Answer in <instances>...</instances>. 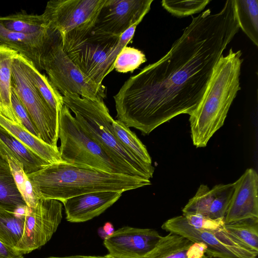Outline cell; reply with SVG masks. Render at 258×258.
Returning a JSON list of instances; mask_svg holds the SVG:
<instances>
[{"label": "cell", "instance_id": "6da1fadb", "mask_svg": "<svg viewBox=\"0 0 258 258\" xmlns=\"http://www.w3.org/2000/svg\"><path fill=\"white\" fill-rule=\"evenodd\" d=\"M239 27L232 0L198 16L157 61L131 76L113 96L116 117L148 135L199 104L213 69Z\"/></svg>", "mask_w": 258, "mask_h": 258}, {"label": "cell", "instance_id": "7a4b0ae2", "mask_svg": "<svg viewBox=\"0 0 258 258\" xmlns=\"http://www.w3.org/2000/svg\"><path fill=\"white\" fill-rule=\"evenodd\" d=\"M27 175L38 199H54L61 203L88 193L123 192L151 184L150 179L141 176L106 172L63 162L48 164Z\"/></svg>", "mask_w": 258, "mask_h": 258}, {"label": "cell", "instance_id": "3957f363", "mask_svg": "<svg viewBox=\"0 0 258 258\" xmlns=\"http://www.w3.org/2000/svg\"><path fill=\"white\" fill-rule=\"evenodd\" d=\"M240 50L231 48L216 64L203 96L189 116L192 143L205 147L224 124L228 112L240 90V75L243 62Z\"/></svg>", "mask_w": 258, "mask_h": 258}, {"label": "cell", "instance_id": "277c9868", "mask_svg": "<svg viewBox=\"0 0 258 258\" xmlns=\"http://www.w3.org/2000/svg\"><path fill=\"white\" fill-rule=\"evenodd\" d=\"M89 22L62 37L64 52L82 73L98 85L113 69L115 59L121 50L131 41L136 23L120 36L101 30Z\"/></svg>", "mask_w": 258, "mask_h": 258}, {"label": "cell", "instance_id": "5b68a950", "mask_svg": "<svg viewBox=\"0 0 258 258\" xmlns=\"http://www.w3.org/2000/svg\"><path fill=\"white\" fill-rule=\"evenodd\" d=\"M63 105L75 114L82 129L116 162L134 176L153 177L154 167L147 165L126 149L115 136L114 120L103 100H94L76 94L62 95Z\"/></svg>", "mask_w": 258, "mask_h": 258}, {"label": "cell", "instance_id": "8992f818", "mask_svg": "<svg viewBox=\"0 0 258 258\" xmlns=\"http://www.w3.org/2000/svg\"><path fill=\"white\" fill-rule=\"evenodd\" d=\"M161 228L204 244L207 254L213 258H257L258 252L245 246L226 229L224 218L182 215L167 220Z\"/></svg>", "mask_w": 258, "mask_h": 258}, {"label": "cell", "instance_id": "52a82bcc", "mask_svg": "<svg viewBox=\"0 0 258 258\" xmlns=\"http://www.w3.org/2000/svg\"><path fill=\"white\" fill-rule=\"evenodd\" d=\"M58 138L60 141L58 151L62 162L106 172L133 175L82 129L64 105L58 114Z\"/></svg>", "mask_w": 258, "mask_h": 258}, {"label": "cell", "instance_id": "ba28073f", "mask_svg": "<svg viewBox=\"0 0 258 258\" xmlns=\"http://www.w3.org/2000/svg\"><path fill=\"white\" fill-rule=\"evenodd\" d=\"M42 70L59 93L76 94L94 100H103L106 88L85 76L64 52L62 37L54 30L42 59Z\"/></svg>", "mask_w": 258, "mask_h": 258}, {"label": "cell", "instance_id": "9c48e42d", "mask_svg": "<svg viewBox=\"0 0 258 258\" xmlns=\"http://www.w3.org/2000/svg\"><path fill=\"white\" fill-rule=\"evenodd\" d=\"M12 85L36 128L39 139L58 149V114L50 108L37 90L30 75L27 59L19 54L13 61Z\"/></svg>", "mask_w": 258, "mask_h": 258}, {"label": "cell", "instance_id": "30bf717a", "mask_svg": "<svg viewBox=\"0 0 258 258\" xmlns=\"http://www.w3.org/2000/svg\"><path fill=\"white\" fill-rule=\"evenodd\" d=\"M61 202L40 198L34 208L27 207L22 237L15 248L23 254L38 249L51 238L61 222Z\"/></svg>", "mask_w": 258, "mask_h": 258}, {"label": "cell", "instance_id": "8fae6325", "mask_svg": "<svg viewBox=\"0 0 258 258\" xmlns=\"http://www.w3.org/2000/svg\"><path fill=\"white\" fill-rule=\"evenodd\" d=\"M105 0H53L43 14L50 28L61 36L95 20Z\"/></svg>", "mask_w": 258, "mask_h": 258}, {"label": "cell", "instance_id": "7c38bea8", "mask_svg": "<svg viewBox=\"0 0 258 258\" xmlns=\"http://www.w3.org/2000/svg\"><path fill=\"white\" fill-rule=\"evenodd\" d=\"M153 0H105L94 22L98 29L120 36L143 20Z\"/></svg>", "mask_w": 258, "mask_h": 258}, {"label": "cell", "instance_id": "4fadbf2b", "mask_svg": "<svg viewBox=\"0 0 258 258\" xmlns=\"http://www.w3.org/2000/svg\"><path fill=\"white\" fill-rule=\"evenodd\" d=\"M161 237L155 229L127 226L114 231L103 244L114 258H147Z\"/></svg>", "mask_w": 258, "mask_h": 258}, {"label": "cell", "instance_id": "5bb4252c", "mask_svg": "<svg viewBox=\"0 0 258 258\" xmlns=\"http://www.w3.org/2000/svg\"><path fill=\"white\" fill-rule=\"evenodd\" d=\"M235 189L224 217L225 223L258 219V175L248 168L235 182Z\"/></svg>", "mask_w": 258, "mask_h": 258}, {"label": "cell", "instance_id": "9a60e30c", "mask_svg": "<svg viewBox=\"0 0 258 258\" xmlns=\"http://www.w3.org/2000/svg\"><path fill=\"white\" fill-rule=\"evenodd\" d=\"M122 192L104 191L81 195L62 202L66 219L72 223L84 222L103 213L122 196Z\"/></svg>", "mask_w": 258, "mask_h": 258}, {"label": "cell", "instance_id": "2e32d148", "mask_svg": "<svg viewBox=\"0 0 258 258\" xmlns=\"http://www.w3.org/2000/svg\"><path fill=\"white\" fill-rule=\"evenodd\" d=\"M54 30L48 33L24 34L9 30L0 24V45L16 51L42 70V59Z\"/></svg>", "mask_w": 258, "mask_h": 258}, {"label": "cell", "instance_id": "e0dca14e", "mask_svg": "<svg viewBox=\"0 0 258 258\" xmlns=\"http://www.w3.org/2000/svg\"><path fill=\"white\" fill-rule=\"evenodd\" d=\"M147 258H213L207 253L206 246L171 232L161 236Z\"/></svg>", "mask_w": 258, "mask_h": 258}, {"label": "cell", "instance_id": "ac0fdd59", "mask_svg": "<svg viewBox=\"0 0 258 258\" xmlns=\"http://www.w3.org/2000/svg\"><path fill=\"white\" fill-rule=\"evenodd\" d=\"M18 53L5 45H0V114L20 125L11 101L12 68Z\"/></svg>", "mask_w": 258, "mask_h": 258}, {"label": "cell", "instance_id": "d6986e66", "mask_svg": "<svg viewBox=\"0 0 258 258\" xmlns=\"http://www.w3.org/2000/svg\"><path fill=\"white\" fill-rule=\"evenodd\" d=\"M27 207L15 182L7 158L0 152V208L24 214Z\"/></svg>", "mask_w": 258, "mask_h": 258}, {"label": "cell", "instance_id": "ffe728a7", "mask_svg": "<svg viewBox=\"0 0 258 258\" xmlns=\"http://www.w3.org/2000/svg\"><path fill=\"white\" fill-rule=\"evenodd\" d=\"M0 125L49 164L62 162L58 149L47 144L21 125L0 114Z\"/></svg>", "mask_w": 258, "mask_h": 258}, {"label": "cell", "instance_id": "44dd1931", "mask_svg": "<svg viewBox=\"0 0 258 258\" xmlns=\"http://www.w3.org/2000/svg\"><path fill=\"white\" fill-rule=\"evenodd\" d=\"M0 141L12 152L22 163L26 175L35 172L49 164L1 125Z\"/></svg>", "mask_w": 258, "mask_h": 258}, {"label": "cell", "instance_id": "7402d4cb", "mask_svg": "<svg viewBox=\"0 0 258 258\" xmlns=\"http://www.w3.org/2000/svg\"><path fill=\"white\" fill-rule=\"evenodd\" d=\"M0 24L6 29L24 34L48 33L51 30L44 15L20 12L0 17Z\"/></svg>", "mask_w": 258, "mask_h": 258}, {"label": "cell", "instance_id": "603a6c76", "mask_svg": "<svg viewBox=\"0 0 258 258\" xmlns=\"http://www.w3.org/2000/svg\"><path fill=\"white\" fill-rule=\"evenodd\" d=\"M233 2L239 28L258 46V1L233 0Z\"/></svg>", "mask_w": 258, "mask_h": 258}, {"label": "cell", "instance_id": "cb8c5ba5", "mask_svg": "<svg viewBox=\"0 0 258 258\" xmlns=\"http://www.w3.org/2000/svg\"><path fill=\"white\" fill-rule=\"evenodd\" d=\"M0 152L7 158L17 186L29 207L34 208L38 201L23 165L17 157L0 141Z\"/></svg>", "mask_w": 258, "mask_h": 258}, {"label": "cell", "instance_id": "d4e9b609", "mask_svg": "<svg viewBox=\"0 0 258 258\" xmlns=\"http://www.w3.org/2000/svg\"><path fill=\"white\" fill-rule=\"evenodd\" d=\"M25 214H20L0 208V241L15 248L23 233Z\"/></svg>", "mask_w": 258, "mask_h": 258}, {"label": "cell", "instance_id": "484cf974", "mask_svg": "<svg viewBox=\"0 0 258 258\" xmlns=\"http://www.w3.org/2000/svg\"><path fill=\"white\" fill-rule=\"evenodd\" d=\"M27 64L33 82L37 90L50 108L59 114L63 106L62 95L48 78L42 74L32 61L27 59Z\"/></svg>", "mask_w": 258, "mask_h": 258}, {"label": "cell", "instance_id": "4316f807", "mask_svg": "<svg viewBox=\"0 0 258 258\" xmlns=\"http://www.w3.org/2000/svg\"><path fill=\"white\" fill-rule=\"evenodd\" d=\"M113 133L122 145L142 162L152 165L151 158L145 146L136 134L118 120L112 122Z\"/></svg>", "mask_w": 258, "mask_h": 258}, {"label": "cell", "instance_id": "83f0119b", "mask_svg": "<svg viewBox=\"0 0 258 258\" xmlns=\"http://www.w3.org/2000/svg\"><path fill=\"white\" fill-rule=\"evenodd\" d=\"M226 229L245 246L258 252V219H245L225 223Z\"/></svg>", "mask_w": 258, "mask_h": 258}, {"label": "cell", "instance_id": "f1b7e54d", "mask_svg": "<svg viewBox=\"0 0 258 258\" xmlns=\"http://www.w3.org/2000/svg\"><path fill=\"white\" fill-rule=\"evenodd\" d=\"M235 182L219 184L212 188L213 200L208 218L213 219L224 218L235 189Z\"/></svg>", "mask_w": 258, "mask_h": 258}, {"label": "cell", "instance_id": "f546056e", "mask_svg": "<svg viewBox=\"0 0 258 258\" xmlns=\"http://www.w3.org/2000/svg\"><path fill=\"white\" fill-rule=\"evenodd\" d=\"M213 197L212 189L207 185L201 184L182 209V215H199L208 218Z\"/></svg>", "mask_w": 258, "mask_h": 258}, {"label": "cell", "instance_id": "4dcf8cb0", "mask_svg": "<svg viewBox=\"0 0 258 258\" xmlns=\"http://www.w3.org/2000/svg\"><path fill=\"white\" fill-rule=\"evenodd\" d=\"M147 61L145 54L140 50L125 46L117 55L113 69L121 73L133 72Z\"/></svg>", "mask_w": 258, "mask_h": 258}, {"label": "cell", "instance_id": "1f68e13d", "mask_svg": "<svg viewBox=\"0 0 258 258\" xmlns=\"http://www.w3.org/2000/svg\"><path fill=\"white\" fill-rule=\"evenodd\" d=\"M210 2L209 0H163L161 5L172 15L184 17L200 12Z\"/></svg>", "mask_w": 258, "mask_h": 258}, {"label": "cell", "instance_id": "d6a6232c", "mask_svg": "<svg viewBox=\"0 0 258 258\" xmlns=\"http://www.w3.org/2000/svg\"><path fill=\"white\" fill-rule=\"evenodd\" d=\"M11 101L13 110L19 119L21 125L35 137L39 138L37 130L32 121L26 108L23 105L12 86Z\"/></svg>", "mask_w": 258, "mask_h": 258}, {"label": "cell", "instance_id": "836d02e7", "mask_svg": "<svg viewBox=\"0 0 258 258\" xmlns=\"http://www.w3.org/2000/svg\"><path fill=\"white\" fill-rule=\"evenodd\" d=\"M0 258H24V254L16 248L11 247L0 241Z\"/></svg>", "mask_w": 258, "mask_h": 258}, {"label": "cell", "instance_id": "e575fe53", "mask_svg": "<svg viewBox=\"0 0 258 258\" xmlns=\"http://www.w3.org/2000/svg\"><path fill=\"white\" fill-rule=\"evenodd\" d=\"M114 231L112 224L110 222H106L103 227L98 229V233L104 239L111 235Z\"/></svg>", "mask_w": 258, "mask_h": 258}, {"label": "cell", "instance_id": "d590c367", "mask_svg": "<svg viewBox=\"0 0 258 258\" xmlns=\"http://www.w3.org/2000/svg\"><path fill=\"white\" fill-rule=\"evenodd\" d=\"M44 258H114L108 254L104 255V256H88V255H71L68 256H62V257H58V256H49Z\"/></svg>", "mask_w": 258, "mask_h": 258}]
</instances>
